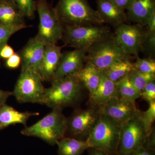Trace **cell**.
<instances>
[{"mask_svg":"<svg viewBox=\"0 0 155 155\" xmlns=\"http://www.w3.org/2000/svg\"><path fill=\"white\" fill-rule=\"evenodd\" d=\"M83 86L74 75L53 81L51 85L45 88L43 104L62 110L73 106L80 99Z\"/></svg>","mask_w":155,"mask_h":155,"instance_id":"1","label":"cell"},{"mask_svg":"<svg viewBox=\"0 0 155 155\" xmlns=\"http://www.w3.org/2000/svg\"><path fill=\"white\" fill-rule=\"evenodd\" d=\"M54 8L64 26L104 24L87 0H59Z\"/></svg>","mask_w":155,"mask_h":155,"instance_id":"2","label":"cell"},{"mask_svg":"<svg viewBox=\"0 0 155 155\" xmlns=\"http://www.w3.org/2000/svg\"><path fill=\"white\" fill-rule=\"evenodd\" d=\"M60 109H53L49 114L31 126L21 130L22 135L34 137L51 145L57 144L67 132L68 119Z\"/></svg>","mask_w":155,"mask_h":155,"instance_id":"3","label":"cell"},{"mask_svg":"<svg viewBox=\"0 0 155 155\" xmlns=\"http://www.w3.org/2000/svg\"><path fill=\"white\" fill-rule=\"evenodd\" d=\"M35 7L39 23L35 38L45 46L56 45L62 39L64 27L55 9L47 0H36Z\"/></svg>","mask_w":155,"mask_h":155,"instance_id":"4","label":"cell"},{"mask_svg":"<svg viewBox=\"0 0 155 155\" xmlns=\"http://www.w3.org/2000/svg\"><path fill=\"white\" fill-rule=\"evenodd\" d=\"M122 125L107 116L99 114L97 122L86 140L90 147L102 150L109 155H115Z\"/></svg>","mask_w":155,"mask_h":155,"instance_id":"5","label":"cell"},{"mask_svg":"<svg viewBox=\"0 0 155 155\" xmlns=\"http://www.w3.org/2000/svg\"><path fill=\"white\" fill-rule=\"evenodd\" d=\"M61 39L65 45L87 51L98 42L113 35L110 28L103 25L64 26Z\"/></svg>","mask_w":155,"mask_h":155,"instance_id":"6","label":"cell"},{"mask_svg":"<svg viewBox=\"0 0 155 155\" xmlns=\"http://www.w3.org/2000/svg\"><path fill=\"white\" fill-rule=\"evenodd\" d=\"M130 57L122 51L113 35L98 42L87 50L86 63L100 70H105L117 61Z\"/></svg>","mask_w":155,"mask_h":155,"instance_id":"7","label":"cell"},{"mask_svg":"<svg viewBox=\"0 0 155 155\" xmlns=\"http://www.w3.org/2000/svg\"><path fill=\"white\" fill-rule=\"evenodd\" d=\"M42 81L36 72L32 70H21L12 92L13 95L19 103L43 104L45 88Z\"/></svg>","mask_w":155,"mask_h":155,"instance_id":"8","label":"cell"},{"mask_svg":"<svg viewBox=\"0 0 155 155\" xmlns=\"http://www.w3.org/2000/svg\"><path fill=\"white\" fill-rule=\"evenodd\" d=\"M148 135L139 115L123 123L115 155H130L143 146Z\"/></svg>","mask_w":155,"mask_h":155,"instance_id":"9","label":"cell"},{"mask_svg":"<svg viewBox=\"0 0 155 155\" xmlns=\"http://www.w3.org/2000/svg\"><path fill=\"white\" fill-rule=\"evenodd\" d=\"M115 28L114 36L122 51L128 55L138 56L142 50L146 28L138 24L129 25L125 23Z\"/></svg>","mask_w":155,"mask_h":155,"instance_id":"10","label":"cell"},{"mask_svg":"<svg viewBox=\"0 0 155 155\" xmlns=\"http://www.w3.org/2000/svg\"><path fill=\"white\" fill-rule=\"evenodd\" d=\"M97 111L99 114L107 116L122 124L139 116L141 112L135 103L125 100L119 94L98 107Z\"/></svg>","mask_w":155,"mask_h":155,"instance_id":"11","label":"cell"},{"mask_svg":"<svg viewBox=\"0 0 155 155\" xmlns=\"http://www.w3.org/2000/svg\"><path fill=\"white\" fill-rule=\"evenodd\" d=\"M99 118L94 108L81 110L74 113L67 121V130L72 138L86 140Z\"/></svg>","mask_w":155,"mask_h":155,"instance_id":"12","label":"cell"},{"mask_svg":"<svg viewBox=\"0 0 155 155\" xmlns=\"http://www.w3.org/2000/svg\"><path fill=\"white\" fill-rule=\"evenodd\" d=\"M87 51L85 50L75 49L62 53L53 81L74 75L82 69L86 63Z\"/></svg>","mask_w":155,"mask_h":155,"instance_id":"13","label":"cell"},{"mask_svg":"<svg viewBox=\"0 0 155 155\" xmlns=\"http://www.w3.org/2000/svg\"><path fill=\"white\" fill-rule=\"evenodd\" d=\"M45 46L35 39H29L18 52L21 59V70H29L38 73L43 58Z\"/></svg>","mask_w":155,"mask_h":155,"instance_id":"14","label":"cell"},{"mask_svg":"<svg viewBox=\"0 0 155 155\" xmlns=\"http://www.w3.org/2000/svg\"><path fill=\"white\" fill-rule=\"evenodd\" d=\"M63 47L56 45L45 46V50L38 74L43 81H52L60 62Z\"/></svg>","mask_w":155,"mask_h":155,"instance_id":"15","label":"cell"},{"mask_svg":"<svg viewBox=\"0 0 155 155\" xmlns=\"http://www.w3.org/2000/svg\"><path fill=\"white\" fill-rule=\"evenodd\" d=\"M118 94L116 82L111 80L104 70H101L99 83L93 94L90 97L92 107H98Z\"/></svg>","mask_w":155,"mask_h":155,"instance_id":"16","label":"cell"},{"mask_svg":"<svg viewBox=\"0 0 155 155\" xmlns=\"http://www.w3.org/2000/svg\"><path fill=\"white\" fill-rule=\"evenodd\" d=\"M97 11L104 23L114 28L127 21L125 10L109 0H96Z\"/></svg>","mask_w":155,"mask_h":155,"instance_id":"17","label":"cell"},{"mask_svg":"<svg viewBox=\"0 0 155 155\" xmlns=\"http://www.w3.org/2000/svg\"><path fill=\"white\" fill-rule=\"evenodd\" d=\"M126 11L127 21L145 27L155 11V0H132Z\"/></svg>","mask_w":155,"mask_h":155,"instance_id":"18","label":"cell"},{"mask_svg":"<svg viewBox=\"0 0 155 155\" xmlns=\"http://www.w3.org/2000/svg\"><path fill=\"white\" fill-rule=\"evenodd\" d=\"M37 112H21L11 106L4 104L0 107V131L11 125L22 124L26 126L28 119L32 116H38Z\"/></svg>","mask_w":155,"mask_h":155,"instance_id":"19","label":"cell"},{"mask_svg":"<svg viewBox=\"0 0 155 155\" xmlns=\"http://www.w3.org/2000/svg\"><path fill=\"white\" fill-rule=\"evenodd\" d=\"M25 18L12 0H0V24L29 27L25 25Z\"/></svg>","mask_w":155,"mask_h":155,"instance_id":"20","label":"cell"},{"mask_svg":"<svg viewBox=\"0 0 155 155\" xmlns=\"http://www.w3.org/2000/svg\"><path fill=\"white\" fill-rule=\"evenodd\" d=\"M101 71L93 65L86 63L82 69L74 75L88 90L90 97L93 94L99 83Z\"/></svg>","mask_w":155,"mask_h":155,"instance_id":"21","label":"cell"},{"mask_svg":"<svg viewBox=\"0 0 155 155\" xmlns=\"http://www.w3.org/2000/svg\"><path fill=\"white\" fill-rule=\"evenodd\" d=\"M57 145L59 155H81L90 147L86 140L65 137Z\"/></svg>","mask_w":155,"mask_h":155,"instance_id":"22","label":"cell"},{"mask_svg":"<svg viewBox=\"0 0 155 155\" xmlns=\"http://www.w3.org/2000/svg\"><path fill=\"white\" fill-rule=\"evenodd\" d=\"M134 68L129 58H125L115 62L104 71L111 80L116 82L128 75Z\"/></svg>","mask_w":155,"mask_h":155,"instance_id":"23","label":"cell"},{"mask_svg":"<svg viewBox=\"0 0 155 155\" xmlns=\"http://www.w3.org/2000/svg\"><path fill=\"white\" fill-rule=\"evenodd\" d=\"M116 83L118 94L125 99L135 103L136 101L141 97V92L132 84L127 75Z\"/></svg>","mask_w":155,"mask_h":155,"instance_id":"24","label":"cell"},{"mask_svg":"<svg viewBox=\"0 0 155 155\" xmlns=\"http://www.w3.org/2000/svg\"><path fill=\"white\" fill-rule=\"evenodd\" d=\"M127 76L132 84L141 93L147 84L155 79V73H144L134 68L128 73Z\"/></svg>","mask_w":155,"mask_h":155,"instance_id":"25","label":"cell"},{"mask_svg":"<svg viewBox=\"0 0 155 155\" xmlns=\"http://www.w3.org/2000/svg\"><path fill=\"white\" fill-rule=\"evenodd\" d=\"M148 134L153 129V124L155 119V101L149 103L147 110L140 112L139 115Z\"/></svg>","mask_w":155,"mask_h":155,"instance_id":"26","label":"cell"},{"mask_svg":"<svg viewBox=\"0 0 155 155\" xmlns=\"http://www.w3.org/2000/svg\"><path fill=\"white\" fill-rule=\"evenodd\" d=\"M19 8L24 17L32 19L35 18L36 11L35 1L34 0H12Z\"/></svg>","mask_w":155,"mask_h":155,"instance_id":"27","label":"cell"},{"mask_svg":"<svg viewBox=\"0 0 155 155\" xmlns=\"http://www.w3.org/2000/svg\"><path fill=\"white\" fill-rule=\"evenodd\" d=\"M27 27H29L4 25L0 24V49L8 44L9 38L12 35L19 30Z\"/></svg>","mask_w":155,"mask_h":155,"instance_id":"28","label":"cell"},{"mask_svg":"<svg viewBox=\"0 0 155 155\" xmlns=\"http://www.w3.org/2000/svg\"><path fill=\"white\" fill-rule=\"evenodd\" d=\"M134 68L140 72L147 73H155V61L152 58H141L138 57Z\"/></svg>","mask_w":155,"mask_h":155,"instance_id":"29","label":"cell"},{"mask_svg":"<svg viewBox=\"0 0 155 155\" xmlns=\"http://www.w3.org/2000/svg\"><path fill=\"white\" fill-rule=\"evenodd\" d=\"M142 51L146 53L150 58H153L155 56V32H149L147 30L146 34L143 44Z\"/></svg>","mask_w":155,"mask_h":155,"instance_id":"30","label":"cell"},{"mask_svg":"<svg viewBox=\"0 0 155 155\" xmlns=\"http://www.w3.org/2000/svg\"><path fill=\"white\" fill-rule=\"evenodd\" d=\"M141 97L149 103L155 101V81H151L145 86L141 92Z\"/></svg>","mask_w":155,"mask_h":155,"instance_id":"31","label":"cell"},{"mask_svg":"<svg viewBox=\"0 0 155 155\" xmlns=\"http://www.w3.org/2000/svg\"><path fill=\"white\" fill-rule=\"evenodd\" d=\"M21 59L18 53H15L10 58L5 60V66L8 69H17L21 66Z\"/></svg>","mask_w":155,"mask_h":155,"instance_id":"32","label":"cell"},{"mask_svg":"<svg viewBox=\"0 0 155 155\" xmlns=\"http://www.w3.org/2000/svg\"><path fill=\"white\" fill-rule=\"evenodd\" d=\"M15 53L13 48L7 44L0 49V61L6 60Z\"/></svg>","mask_w":155,"mask_h":155,"instance_id":"33","label":"cell"},{"mask_svg":"<svg viewBox=\"0 0 155 155\" xmlns=\"http://www.w3.org/2000/svg\"><path fill=\"white\" fill-rule=\"evenodd\" d=\"M143 147L155 150V130L153 128L147 137Z\"/></svg>","mask_w":155,"mask_h":155,"instance_id":"34","label":"cell"},{"mask_svg":"<svg viewBox=\"0 0 155 155\" xmlns=\"http://www.w3.org/2000/svg\"><path fill=\"white\" fill-rule=\"evenodd\" d=\"M129 155H155V150L143 146L134 151Z\"/></svg>","mask_w":155,"mask_h":155,"instance_id":"35","label":"cell"},{"mask_svg":"<svg viewBox=\"0 0 155 155\" xmlns=\"http://www.w3.org/2000/svg\"><path fill=\"white\" fill-rule=\"evenodd\" d=\"M123 10H127L132 0H109Z\"/></svg>","mask_w":155,"mask_h":155,"instance_id":"36","label":"cell"},{"mask_svg":"<svg viewBox=\"0 0 155 155\" xmlns=\"http://www.w3.org/2000/svg\"><path fill=\"white\" fill-rule=\"evenodd\" d=\"M146 29L149 32H155V11L153 12L147 22Z\"/></svg>","mask_w":155,"mask_h":155,"instance_id":"37","label":"cell"},{"mask_svg":"<svg viewBox=\"0 0 155 155\" xmlns=\"http://www.w3.org/2000/svg\"><path fill=\"white\" fill-rule=\"evenodd\" d=\"M11 95H13L12 92L5 91L0 89V107L6 104L7 100Z\"/></svg>","mask_w":155,"mask_h":155,"instance_id":"38","label":"cell"},{"mask_svg":"<svg viewBox=\"0 0 155 155\" xmlns=\"http://www.w3.org/2000/svg\"><path fill=\"white\" fill-rule=\"evenodd\" d=\"M87 155H109L105 152L96 148H88L87 150Z\"/></svg>","mask_w":155,"mask_h":155,"instance_id":"39","label":"cell"}]
</instances>
